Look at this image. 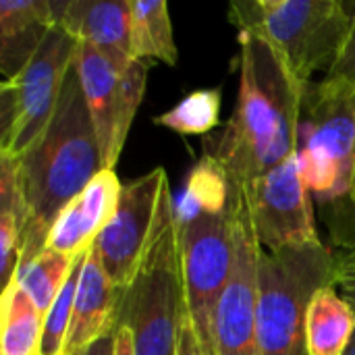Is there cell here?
I'll return each mask as SVG.
<instances>
[{"label": "cell", "mask_w": 355, "mask_h": 355, "mask_svg": "<svg viewBox=\"0 0 355 355\" xmlns=\"http://www.w3.org/2000/svg\"><path fill=\"white\" fill-rule=\"evenodd\" d=\"M354 200H355V193H354Z\"/></svg>", "instance_id": "31"}, {"label": "cell", "mask_w": 355, "mask_h": 355, "mask_svg": "<svg viewBox=\"0 0 355 355\" xmlns=\"http://www.w3.org/2000/svg\"><path fill=\"white\" fill-rule=\"evenodd\" d=\"M154 123L181 135H208L220 123V89L191 92Z\"/></svg>", "instance_id": "22"}, {"label": "cell", "mask_w": 355, "mask_h": 355, "mask_svg": "<svg viewBox=\"0 0 355 355\" xmlns=\"http://www.w3.org/2000/svg\"><path fill=\"white\" fill-rule=\"evenodd\" d=\"M123 289H119L106 275L96 245L85 254L81 275L77 281L73 320L62 354H75L108 331L116 329V312L121 306Z\"/></svg>", "instance_id": "15"}, {"label": "cell", "mask_w": 355, "mask_h": 355, "mask_svg": "<svg viewBox=\"0 0 355 355\" xmlns=\"http://www.w3.org/2000/svg\"><path fill=\"white\" fill-rule=\"evenodd\" d=\"M337 287L343 289L345 297L355 304V270H341L337 268V281H335Z\"/></svg>", "instance_id": "27"}, {"label": "cell", "mask_w": 355, "mask_h": 355, "mask_svg": "<svg viewBox=\"0 0 355 355\" xmlns=\"http://www.w3.org/2000/svg\"><path fill=\"white\" fill-rule=\"evenodd\" d=\"M75 37L56 23L29 64L0 83V154L21 156L52 121L73 67Z\"/></svg>", "instance_id": "8"}, {"label": "cell", "mask_w": 355, "mask_h": 355, "mask_svg": "<svg viewBox=\"0 0 355 355\" xmlns=\"http://www.w3.org/2000/svg\"><path fill=\"white\" fill-rule=\"evenodd\" d=\"M85 254L77 260V264L73 266L64 287L60 289V293L54 300L52 308L44 316V335H42L40 355H62V352H64V343H67L71 320H73V304H75L77 281H79V275H81Z\"/></svg>", "instance_id": "23"}, {"label": "cell", "mask_w": 355, "mask_h": 355, "mask_svg": "<svg viewBox=\"0 0 355 355\" xmlns=\"http://www.w3.org/2000/svg\"><path fill=\"white\" fill-rule=\"evenodd\" d=\"M58 23L75 37L119 64L133 58L131 0H60Z\"/></svg>", "instance_id": "14"}, {"label": "cell", "mask_w": 355, "mask_h": 355, "mask_svg": "<svg viewBox=\"0 0 355 355\" xmlns=\"http://www.w3.org/2000/svg\"><path fill=\"white\" fill-rule=\"evenodd\" d=\"M229 19L239 33L262 37L304 83L329 71L352 23L343 0H235Z\"/></svg>", "instance_id": "5"}, {"label": "cell", "mask_w": 355, "mask_h": 355, "mask_svg": "<svg viewBox=\"0 0 355 355\" xmlns=\"http://www.w3.org/2000/svg\"><path fill=\"white\" fill-rule=\"evenodd\" d=\"M0 308V355H40L44 314L33 306V302L17 283H12L2 293Z\"/></svg>", "instance_id": "20"}, {"label": "cell", "mask_w": 355, "mask_h": 355, "mask_svg": "<svg viewBox=\"0 0 355 355\" xmlns=\"http://www.w3.org/2000/svg\"><path fill=\"white\" fill-rule=\"evenodd\" d=\"M177 355H206L204 349H202V345H200V341H198V335H196L193 324H191V320H189L187 314H185L183 324H181Z\"/></svg>", "instance_id": "25"}, {"label": "cell", "mask_w": 355, "mask_h": 355, "mask_svg": "<svg viewBox=\"0 0 355 355\" xmlns=\"http://www.w3.org/2000/svg\"><path fill=\"white\" fill-rule=\"evenodd\" d=\"M185 314L179 227L168 189L139 268L123 291L116 327L131 333L135 355H177Z\"/></svg>", "instance_id": "4"}, {"label": "cell", "mask_w": 355, "mask_h": 355, "mask_svg": "<svg viewBox=\"0 0 355 355\" xmlns=\"http://www.w3.org/2000/svg\"><path fill=\"white\" fill-rule=\"evenodd\" d=\"M337 268H341V270H355V250L354 252H349L347 256L339 258Z\"/></svg>", "instance_id": "29"}, {"label": "cell", "mask_w": 355, "mask_h": 355, "mask_svg": "<svg viewBox=\"0 0 355 355\" xmlns=\"http://www.w3.org/2000/svg\"><path fill=\"white\" fill-rule=\"evenodd\" d=\"M168 189L166 171L160 166L123 183L119 206L94 241L106 275L123 291L139 268Z\"/></svg>", "instance_id": "11"}, {"label": "cell", "mask_w": 355, "mask_h": 355, "mask_svg": "<svg viewBox=\"0 0 355 355\" xmlns=\"http://www.w3.org/2000/svg\"><path fill=\"white\" fill-rule=\"evenodd\" d=\"M116 354V329L108 331L106 335H102L98 341H94L92 345L75 352V354H62V355H114Z\"/></svg>", "instance_id": "26"}, {"label": "cell", "mask_w": 355, "mask_h": 355, "mask_svg": "<svg viewBox=\"0 0 355 355\" xmlns=\"http://www.w3.org/2000/svg\"><path fill=\"white\" fill-rule=\"evenodd\" d=\"M73 67L96 127L104 168H114L146 92L148 62L119 64L96 48L77 42Z\"/></svg>", "instance_id": "9"}, {"label": "cell", "mask_w": 355, "mask_h": 355, "mask_svg": "<svg viewBox=\"0 0 355 355\" xmlns=\"http://www.w3.org/2000/svg\"><path fill=\"white\" fill-rule=\"evenodd\" d=\"M60 0H0V73L15 79L58 23Z\"/></svg>", "instance_id": "16"}, {"label": "cell", "mask_w": 355, "mask_h": 355, "mask_svg": "<svg viewBox=\"0 0 355 355\" xmlns=\"http://www.w3.org/2000/svg\"><path fill=\"white\" fill-rule=\"evenodd\" d=\"M237 106L223 133L206 141L237 185H245L295 156L306 87L283 58L254 33H239Z\"/></svg>", "instance_id": "1"}, {"label": "cell", "mask_w": 355, "mask_h": 355, "mask_svg": "<svg viewBox=\"0 0 355 355\" xmlns=\"http://www.w3.org/2000/svg\"><path fill=\"white\" fill-rule=\"evenodd\" d=\"M131 50L135 60L177 64L179 50L164 0H131Z\"/></svg>", "instance_id": "19"}, {"label": "cell", "mask_w": 355, "mask_h": 355, "mask_svg": "<svg viewBox=\"0 0 355 355\" xmlns=\"http://www.w3.org/2000/svg\"><path fill=\"white\" fill-rule=\"evenodd\" d=\"M121 191L123 183L114 168L98 173L92 183L58 214L48 237V250L73 258L83 256L112 218Z\"/></svg>", "instance_id": "13"}, {"label": "cell", "mask_w": 355, "mask_h": 355, "mask_svg": "<svg viewBox=\"0 0 355 355\" xmlns=\"http://www.w3.org/2000/svg\"><path fill=\"white\" fill-rule=\"evenodd\" d=\"M295 160L337 248L355 250V83L320 79L304 94Z\"/></svg>", "instance_id": "3"}, {"label": "cell", "mask_w": 355, "mask_h": 355, "mask_svg": "<svg viewBox=\"0 0 355 355\" xmlns=\"http://www.w3.org/2000/svg\"><path fill=\"white\" fill-rule=\"evenodd\" d=\"M15 162L29 208L21 270L48 248L52 225L67 204L104 171L96 127L75 67L64 79L52 121Z\"/></svg>", "instance_id": "2"}, {"label": "cell", "mask_w": 355, "mask_h": 355, "mask_svg": "<svg viewBox=\"0 0 355 355\" xmlns=\"http://www.w3.org/2000/svg\"><path fill=\"white\" fill-rule=\"evenodd\" d=\"M241 193L225 208H175L187 316L206 355H216L214 324L237 252Z\"/></svg>", "instance_id": "7"}, {"label": "cell", "mask_w": 355, "mask_h": 355, "mask_svg": "<svg viewBox=\"0 0 355 355\" xmlns=\"http://www.w3.org/2000/svg\"><path fill=\"white\" fill-rule=\"evenodd\" d=\"M79 258L46 248L33 262H29L25 268L17 272L12 283H17L33 302V306L46 316Z\"/></svg>", "instance_id": "21"}, {"label": "cell", "mask_w": 355, "mask_h": 355, "mask_svg": "<svg viewBox=\"0 0 355 355\" xmlns=\"http://www.w3.org/2000/svg\"><path fill=\"white\" fill-rule=\"evenodd\" d=\"M355 335L354 304L339 295L337 285L316 291L306 316V345L310 355H345Z\"/></svg>", "instance_id": "18"}, {"label": "cell", "mask_w": 355, "mask_h": 355, "mask_svg": "<svg viewBox=\"0 0 355 355\" xmlns=\"http://www.w3.org/2000/svg\"><path fill=\"white\" fill-rule=\"evenodd\" d=\"M29 208L17 173V162L0 154V283L2 293L12 285L23 254Z\"/></svg>", "instance_id": "17"}, {"label": "cell", "mask_w": 355, "mask_h": 355, "mask_svg": "<svg viewBox=\"0 0 355 355\" xmlns=\"http://www.w3.org/2000/svg\"><path fill=\"white\" fill-rule=\"evenodd\" d=\"M114 355H135L133 337L125 327H116V354Z\"/></svg>", "instance_id": "28"}, {"label": "cell", "mask_w": 355, "mask_h": 355, "mask_svg": "<svg viewBox=\"0 0 355 355\" xmlns=\"http://www.w3.org/2000/svg\"><path fill=\"white\" fill-rule=\"evenodd\" d=\"M337 258L320 241L262 252L258 268V339L262 355H310L306 316L318 289L335 285Z\"/></svg>", "instance_id": "6"}, {"label": "cell", "mask_w": 355, "mask_h": 355, "mask_svg": "<svg viewBox=\"0 0 355 355\" xmlns=\"http://www.w3.org/2000/svg\"><path fill=\"white\" fill-rule=\"evenodd\" d=\"M322 79L355 83V2L352 4V23H349L347 35L343 40V46Z\"/></svg>", "instance_id": "24"}, {"label": "cell", "mask_w": 355, "mask_h": 355, "mask_svg": "<svg viewBox=\"0 0 355 355\" xmlns=\"http://www.w3.org/2000/svg\"><path fill=\"white\" fill-rule=\"evenodd\" d=\"M243 202L262 252L277 254L285 248L320 243L314 200L295 156L248 181Z\"/></svg>", "instance_id": "10"}, {"label": "cell", "mask_w": 355, "mask_h": 355, "mask_svg": "<svg viewBox=\"0 0 355 355\" xmlns=\"http://www.w3.org/2000/svg\"><path fill=\"white\" fill-rule=\"evenodd\" d=\"M262 248L250 214L243 210L237 227L233 275L220 297L214 324L216 355H262L258 339V268Z\"/></svg>", "instance_id": "12"}, {"label": "cell", "mask_w": 355, "mask_h": 355, "mask_svg": "<svg viewBox=\"0 0 355 355\" xmlns=\"http://www.w3.org/2000/svg\"><path fill=\"white\" fill-rule=\"evenodd\" d=\"M355 308V304H354ZM345 355H355V335L354 339H352V343H349V347H347V352H345Z\"/></svg>", "instance_id": "30"}]
</instances>
